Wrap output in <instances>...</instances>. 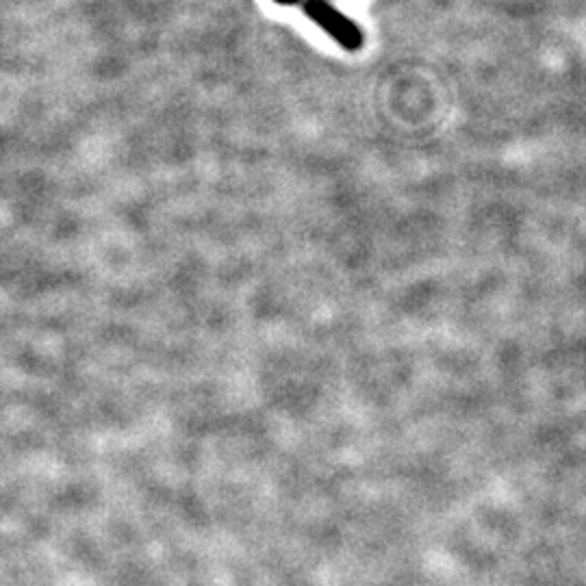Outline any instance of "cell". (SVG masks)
<instances>
[{
  "instance_id": "cell-1",
  "label": "cell",
  "mask_w": 586,
  "mask_h": 586,
  "mask_svg": "<svg viewBox=\"0 0 586 586\" xmlns=\"http://www.w3.org/2000/svg\"><path fill=\"white\" fill-rule=\"evenodd\" d=\"M302 11L330 40H335L348 53H359L365 46V33L359 24L350 20L333 3H328V0H302Z\"/></svg>"
},
{
  "instance_id": "cell-2",
  "label": "cell",
  "mask_w": 586,
  "mask_h": 586,
  "mask_svg": "<svg viewBox=\"0 0 586 586\" xmlns=\"http://www.w3.org/2000/svg\"><path fill=\"white\" fill-rule=\"evenodd\" d=\"M280 7H293V5H302V0H274Z\"/></svg>"
}]
</instances>
